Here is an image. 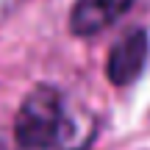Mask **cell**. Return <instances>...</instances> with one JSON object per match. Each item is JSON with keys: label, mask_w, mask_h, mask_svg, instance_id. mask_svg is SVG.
<instances>
[{"label": "cell", "mask_w": 150, "mask_h": 150, "mask_svg": "<svg viewBox=\"0 0 150 150\" xmlns=\"http://www.w3.org/2000/svg\"><path fill=\"white\" fill-rule=\"evenodd\" d=\"M67 108L59 89L42 83L28 92L14 120V142L20 150H70L67 139ZM83 150V147H75Z\"/></svg>", "instance_id": "1"}, {"label": "cell", "mask_w": 150, "mask_h": 150, "mask_svg": "<svg viewBox=\"0 0 150 150\" xmlns=\"http://www.w3.org/2000/svg\"><path fill=\"white\" fill-rule=\"evenodd\" d=\"M147 53H150V39L145 28H134V31L122 33L114 42V47L108 50V61H106V78L114 86H128L142 75L147 64Z\"/></svg>", "instance_id": "2"}, {"label": "cell", "mask_w": 150, "mask_h": 150, "mask_svg": "<svg viewBox=\"0 0 150 150\" xmlns=\"http://www.w3.org/2000/svg\"><path fill=\"white\" fill-rule=\"evenodd\" d=\"M134 0H75L70 8V31L75 36H97L131 8Z\"/></svg>", "instance_id": "3"}]
</instances>
